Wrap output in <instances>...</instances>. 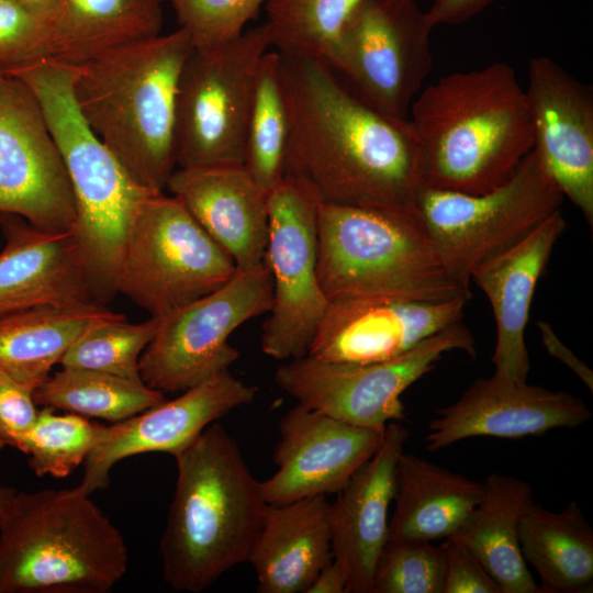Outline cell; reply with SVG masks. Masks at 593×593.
<instances>
[{"mask_svg":"<svg viewBox=\"0 0 593 593\" xmlns=\"http://www.w3.org/2000/svg\"><path fill=\"white\" fill-rule=\"evenodd\" d=\"M166 189L244 269L264 261L269 191L243 165L178 167Z\"/></svg>","mask_w":593,"mask_h":593,"instance_id":"cell-23","label":"cell"},{"mask_svg":"<svg viewBox=\"0 0 593 593\" xmlns=\"http://www.w3.org/2000/svg\"><path fill=\"white\" fill-rule=\"evenodd\" d=\"M109 426L81 415L42 406L16 449L27 456L36 477L65 478L105 438Z\"/></svg>","mask_w":593,"mask_h":593,"instance_id":"cell-34","label":"cell"},{"mask_svg":"<svg viewBox=\"0 0 593 593\" xmlns=\"http://www.w3.org/2000/svg\"><path fill=\"white\" fill-rule=\"evenodd\" d=\"M15 493V490L10 486H3L0 484V523L2 517L11 503V500Z\"/></svg>","mask_w":593,"mask_h":593,"instance_id":"cell-45","label":"cell"},{"mask_svg":"<svg viewBox=\"0 0 593 593\" xmlns=\"http://www.w3.org/2000/svg\"><path fill=\"white\" fill-rule=\"evenodd\" d=\"M469 298L439 302L338 299L328 302L311 343L312 357L336 362L390 360L461 322Z\"/></svg>","mask_w":593,"mask_h":593,"instance_id":"cell-19","label":"cell"},{"mask_svg":"<svg viewBox=\"0 0 593 593\" xmlns=\"http://www.w3.org/2000/svg\"><path fill=\"white\" fill-rule=\"evenodd\" d=\"M317 277L328 302L471 295L441 265L415 208L320 203Z\"/></svg>","mask_w":593,"mask_h":593,"instance_id":"cell-7","label":"cell"},{"mask_svg":"<svg viewBox=\"0 0 593 593\" xmlns=\"http://www.w3.org/2000/svg\"><path fill=\"white\" fill-rule=\"evenodd\" d=\"M177 480L159 552L165 582L199 593L248 561L267 503L236 440L217 422L174 456Z\"/></svg>","mask_w":593,"mask_h":593,"instance_id":"cell-3","label":"cell"},{"mask_svg":"<svg viewBox=\"0 0 593 593\" xmlns=\"http://www.w3.org/2000/svg\"><path fill=\"white\" fill-rule=\"evenodd\" d=\"M164 0H63L49 24L51 58L77 66L160 34Z\"/></svg>","mask_w":593,"mask_h":593,"instance_id":"cell-29","label":"cell"},{"mask_svg":"<svg viewBox=\"0 0 593 593\" xmlns=\"http://www.w3.org/2000/svg\"><path fill=\"white\" fill-rule=\"evenodd\" d=\"M127 568L123 535L79 484L15 491L0 523V593H108Z\"/></svg>","mask_w":593,"mask_h":593,"instance_id":"cell-6","label":"cell"},{"mask_svg":"<svg viewBox=\"0 0 593 593\" xmlns=\"http://www.w3.org/2000/svg\"><path fill=\"white\" fill-rule=\"evenodd\" d=\"M36 406L33 391L0 367V449H16L37 416Z\"/></svg>","mask_w":593,"mask_h":593,"instance_id":"cell-39","label":"cell"},{"mask_svg":"<svg viewBox=\"0 0 593 593\" xmlns=\"http://www.w3.org/2000/svg\"><path fill=\"white\" fill-rule=\"evenodd\" d=\"M563 194L532 149L508 180L478 194L419 186L414 206L450 277L470 291V275L557 211Z\"/></svg>","mask_w":593,"mask_h":593,"instance_id":"cell-8","label":"cell"},{"mask_svg":"<svg viewBox=\"0 0 593 593\" xmlns=\"http://www.w3.org/2000/svg\"><path fill=\"white\" fill-rule=\"evenodd\" d=\"M347 575L344 568L332 559L318 572L306 593H346Z\"/></svg>","mask_w":593,"mask_h":593,"instance_id":"cell-43","label":"cell"},{"mask_svg":"<svg viewBox=\"0 0 593 593\" xmlns=\"http://www.w3.org/2000/svg\"><path fill=\"white\" fill-rule=\"evenodd\" d=\"M257 394L228 370L186 391L171 401L109 426L105 438L91 451L79 485L88 494L104 490L110 471L125 458L146 452L176 456L209 425L233 410L250 404Z\"/></svg>","mask_w":593,"mask_h":593,"instance_id":"cell-18","label":"cell"},{"mask_svg":"<svg viewBox=\"0 0 593 593\" xmlns=\"http://www.w3.org/2000/svg\"><path fill=\"white\" fill-rule=\"evenodd\" d=\"M71 232L75 199L64 161L32 90L0 70V215Z\"/></svg>","mask_w":593,"mask_h":593,"instance_id":"cell-15","label":"cell"},{"mask_svg":"<svg viewBox=\"0 0 593 593\" xmlns=\"http://www.w3.org/2000/svg\"><path fill=\"white\" fill-rule=\"evenodd\" d=\"M477 356L475 340L455 323L390 360L350 363L310 355L280 366L275 381L296 402L342 422L384 432L405 417L402 393L429 372L446 353Z\"/></svg>","mask_w":593,"mask_h":593,"instance_id":"cell-11","label":"cell"},{"mask_svg":"<svg viewBox=\"0 0 593 593\" xmlns=\"http://www.w3.org/2000/svg\"><path fill=\"white\" fill-rule=\"evenodd\" d=\"M279 54L289 118L283 178L321 203L415 208L418 147L409 119L368 105L324 61Z\"/></svg>","mask_w":593,"mask_h":593,"instance_id":"cell-1","label":"cell"},{"mask_svg":"<svg viewBox=\"0 0 593 593\" xmlns=\"http://www.w3.org/2000/svg\"><path fill=\"white\" fill-rule=\"evenodd\" d=\"M533 149L593 226V91L546 56L528 61L525 89Z\"/></svg>","mask_w":593,"mask_h":593,"instance_id":"cell-16","label":"cell"},{"mask_svg":"<svg viewBox=\"0 0 593 593\" xmlns=\"http://www.w3.org/2000/svg\"><path fill=\"white\" fill-rule=\"evenodd\" d=\"M318 199L283 178L268 199L265 260L273 303L262 325L260 347L276 360L306 356L328 305L317 277Z\"/></svg>","mask_w":593,"mask_h":593,"instance_id":"cell-14","label":"cell"},{"mask_svg":"<svg viewBox=\"0 0 593 593\" xmlns=\"http://www.w3.org/2000/svg\"><path fill=\"white\" fill-rule=\"evenodd\" d=\"M0 228V316L41 304L96 302L70 232L44 231L14 214H1Z\"/></svg>","mask_w":593,"mask_h":593,"instance_id":"cell-24","label":"cell"},{"mask_svg":"<svg viewBox=\"0 0 593 593\" xmlns=\"http://www.w3.org/2000/svg\"><path fill=\"white\" fill-rule=\"evenodd\" d=\"M236 269L178 199L156 192L134 220L116 291L161 317L220 288Z\"/></svg>","mask_w":593,"mask_h":593,"instance_id":"cell-10","label":"cell"},{"mask_svg":"<svg viewBox=\"0 0 593 593\" xmlns=\"http://www.w3.org/2000/svg\"><path fill=\"white\" fill-rule=\"evenodd\" d=\"M483 493L470 480L412 454L400 455L395 471L392 541H434L458 536Z\"/></svg>","mask_w":593,"mask_h":593,"instance_id":"cell-26","label":"cell"},{"mask_svg":"<svg viewBox=\"0 0 593 593\" xmlns=\"http://www.w3.org/2000/svg\"><path fill=\"white\" fill-rule=\"evenodd\" d=\"M495 0H434L426 14L434 26L465 23Z\"/></svg>","mask_w":593,"mask_h":593,"instance_id":"cell-41","label":"cell"},{"mask_svg":"<svg viewBox=\"0 0 593 593\" xmlns=\"http://www.w3.org/2000/svg\"><path fill=\"white\" fill-rule=\"evenodd\" d=\"M289 132L280 54L261 58L250 107L243 166L269 192L283 179Z\"/></svg>","mask_w":593,"mask_h":593,"instance_id":"cell-32","label":"cell"},{"mask_svg":"<svg viewBox=\"0 0 593 593\" xmlns=\"http://www.w3.org/2000/svg\"><path fill=\"white\" fill-rule=\"evenodd\" d=\"M34 93L70 181L76 217L71 235L94 300L118 294V279L134 220L150 197L94 134L74 94L75 66L52 58L3 71Z\"/></svg>","mask_w":593,"mask_h":593,"instance_id":"cell-5","label":"cell"},{"mask_svg":"<svg viewBox=\"0 0 593 593\" xmlns=\"http://www.w3.org/2000/svg\"><path fill=\"white\" fill-rule=\"evenodd\" d=\"M360 0H267L271 47L282 54L328 63Z\"/></svg>","mask_w":593,"mask_h":593,"instance_id":"cell-33","label":"cell"},{"mask_svg":"<svg viewBox=\"0 0 593 593\" xmlns=\"http://www.w3.org/2000/svg\"><path fill=\"white\" fill-rule=\"evenodd\" d=\"M270 47L266 23L231 42L193 47L178 83V167L243 165L257 72Z\"/></svg>","mask_w":593,"mask_h":593,"instance_id":"cell-9","label":"cell"},{"mask_svg":"<svg viewBox=\"0 0 593 593\" xmlns=\"http://www.w3.org/2000/svg\"><path fill=\"white\" fill-rule=\"evenodd\" d=\"M105 304H41L0 316V367L33 392L96 325L123 317Z\"/></svg>","mask_w":593,"mask_h":593,"instance_id":"cell-27","label":"cell"},{"mask_svg":"<svg viewBox=\"0 0 593 593\" xmlns=\"http://www.w3.org/2000/svg\"><path fill=\"white\" fill-rule=\"evenodd\" d=\"M326 495L267 504L248 561L259 593H306L332 559Z\"/></svg>","mask_w":593,"mask_h":593,"instance_id":"cell-25","label":"cell"},{"mask_svg":"<svg viewBox=\"0 0 593 593\" xmlns=\"http://www.w3.org/2000/svg\"><path fill=\"white\" fill-rule=\"evenodd\" d=\"M48 24L55 18L63 0H13Z\"/></svg>","mask_w":593,"mask_h":593,"instance_id":"cell-44","label":"cell"},{"mask_svg":"<svg viewBox=\"0 0 593 593\" xmlns=\"http://www.w3.org/2000/svg\"><path fill=\"white\" fill-rule=\"evenodd\" d=\"M384 432L351 425L298 403L280 419L272 456L277 471L259 481L264 501L284 504L337 494L377 452Z\"/></svg>","mask_w":593,"mask_h":593,"instance_id":"cell-17","label":"cell"},{"mask_svg":"<svg viewBox=\"0 0 593 593\" xmlns=\"http://www.w3.org/2000/svg\"><path fill=\"white\" fill-rule=\"evenodd\" d=\"M409 121L421 186L435 189L491 191L511 178L534 145L525 89L501 61L423 87Z\"/></svg>","mask_w":593,"mask_h":593,"instance_id":"cell-2","label":"cell"},{"mask_svg":"<svg viewBox=\"0 0 593 593\" xmlns=\"http://www.w3.org/2000/svg\"><path fill=\"white\" fill-rule=\"evenodd\" d=\"M272 303L266 260L237 268L220 288L159 317L157 332L139 359L143 382L163 393L182 392L228 370L239 357L228 343L231 334L268 313Z\"/></svg>","mask_w":593,"mask_h":593,"instance_id":"cell-12","label":"cell"},{"mask_svg":"<svg viewBox=\"0 0 593 593\" xmlns=\"http://www.w3.org/2000/svg\"><path fill=\"white\" fill-rule=\"evenodd\" d=\"M538 327L546 350L571 369L592 392L593 373L590 368L562 344L548 323L539 322Z\"/></svg>","mask_w":593,"mask_h":593,"instance_id":"cell-42","label":"cell"},{"mask_svg":"<svg viewBox=\"0 0 593 593\" xmlns=\"http://www.w3.org/2000/svg\"><path fill=\"white\" fill-rule=\"evenodd\" d=\"M444 542L392 541L383 547L373 573V593H443Z\"/></svg>","mask_w":593,"mask_h":593,"instance_id":"cell-36","label":"cell"},{"mask_svg":"<svg viewBox=\"0 0 593 593\" xmlns=\"http://www.w3.org/2000/svg\"><path fill=\"white\" fill-rule=\"evenodd\" d=\"M179 27L193 47H210L239 37L267 0H168Z\"/></svg>","mask_w":593,"mask_h":593,"instance_id":"cell-37","label":"cell"},{"mask_svg":"<svg viewBox=\"0 0 593 593\" xmlns=\"http://www.w3.org/2000/svg\"><path fill=\"white\" fill-rule=\"evenodd\" d=\"M437 414L429 421L425 436L428 451L478 436H538L553 428H574L591 418L586 404L571 393L493 374L475 380L456 402Z\"/></svg>","mask_w":593,"mask_h":593,"instance_id":"cell-20","label":"cell"},{"mask_svg":"<svg viewBox=\"0 0 593 593\" xmlns=\"http://www.w3.org/2000/svg\"><path fill=\"white\" fill-rule=\"evenodd\" d=\"M193 49L181 27L75 66L74 94L85 121L143 188L164 192L176 169V105Z\"/></svg>","mask_w":593,"mask_h":593,"instance_id":"cell-4","label":"cell"},{"mask_svg":"<svg viewBox=\"0 0 593 593\" xmlns=\"http://www.w3.org/2000/svg\"><path fill=\"white\" fill-rule=\"evenodd\" d=\"M158 324L157 316L139 323H130L125 316L100 323L83 334L58 365L143 381L139 359L154 338Z\"/></svg>","mask_w":593,"mask_h":593,"instance_id":"cell-35","label":"cell"},{"mask_svg":"<svg viewBox=\"0 0 593 593\" xmlns=\"http://www.w3.org/2000/svg\"><path fill=\"white\" fill-rule=\"evenodd\" d=\"M566 225L559 210L521 240L478 265L470 275V281L484 292L493 310L496 344L491 361L496 378L527 381L530 365L525 329L530 304Z\"/></svg>","mask_w":593,"mask_h":593,"instance_id":"cell-22","label":"cell"},{"mask_svg":"<svg viewBox=\"0 0 593 593\" xmlns=\"http://www.w3.org/2000/svg\"><path fill=\"white\" fill-rule=\"evenodd\" d=\"M51 58L49 24L13 0H0V70Z\"/></svg>","mask_w":593,"mask_h":593,"instance_id":"cell-38","label":"cell"},{"mask_svg":"<svg viewBox=\"0 0 593 593\" xmlns=\"http://www.w3.org/2000/svg\"><path fill=\"white\" fill-rule=\"evenodd\" d=\"M532 485L492 472L468 524L456 536L482 563L502 593H540L519 546V526L533 503Z\"/></svg>","mask_w":593,"mask_h":593,"instance_id":"cell-28","label":"cell"},{"mask_svg":"<svg viewBox=\"0 0 593 593\" xmlns=\"http://www.w3.org/2000/svg\"><path fill=\"white\" fill-rule=\"evenodd\" d=\"M525 562L537 571L545 593L591 591L593 582V530L577 502L550 512L534 502L519 526Z\"/></svg>","mask_w":593,"mask_h":593,"instance_id":"cell-30","label":"cell"},{"mask_svg":"<svg viewBox=\"0 0 593 593\" xmlns=\"http://www.w3.org/2000/svg\"><path fill=\"white\" fill-rule=\"evenodd\" d=\"M443 593H502L477 557L456 537L445 539Z\"/></svg>","mask_w":593,"mask_h":593,"instance_id":"cell-40","label":"cell"},{"mask_svg":"<svg viewBox=\"0 0 593 593\" xmlns=\"http://www.w3.org/2000/svg\"><path fill=\"white\" fill-rule=\"evenodd\" d=\"M434 27L417 0H360L327 65L368 105L406 120L433 68Z\"/></svg>","mask_w":593,"mask_h":593,"instance_id":"cell-13","label":"cell"},{"mask_svg":"<svg viewBox=\"0 0 593 593\" xmlns=\"http://www.w3.org/2000/svg\"><path fill=\"white\" fill-rule=\"evenodd\" d=\"M38 406L118 423L166 400L143 381L82 368L61 367L33 392Z\"/></svg>","mask_w":593,"mask_h":593,"instance_id":"cell-31","label":"cell"},{"mask_svg":"<svg viewBox=\"0 0 593 593\" xmlns=\"http://www.w3.org/2000/svg\"><path fill=\"white\" fill-rule=\"evenodd\" d=\"M407 439L402 422L389 423L380 448L332 504V553L346 572V593H373L374 568L389 539L396 463Z\"/></svg>","mask_w":593,"mask_h":593,"instance_id":"cell-21","label":"cell"}]
</instances>
